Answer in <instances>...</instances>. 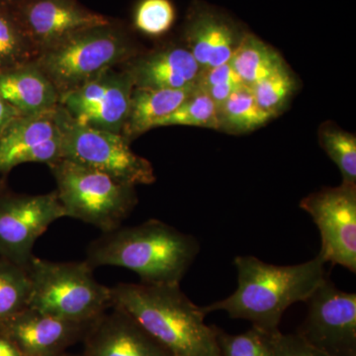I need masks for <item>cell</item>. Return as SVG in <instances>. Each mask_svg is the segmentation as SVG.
I'll return each instance as SVG.
<instances>
[{"label": "cell", "instance_id": "obj_1", "mask_svg": "<svg viewBox=\"0 0 356 356\" xmlns=\"http://www.w3.org/2000/svg\"><path fill=\"white\" fill-rule=\"evenodd\" d=\"M200 252V243L159 220L102 233L88 245L86 261L93 269L118 266L144 284L180 285Z\"/></svg>", "mask_w": 356, "mask_h": 356}, {"label": "cell", "instance_id": "obj_2", "mask_svg": "<svg viewBox=\"0 0 356 356\" xmlns=\"http://www.w3.org/2000/svg\"><path fill=\"white\" fill-rule=\"evenodd\" d=\"M238 288L228 298L202 307L204 313L224 311L268 332L280 331L281 318L292 304L306 302L327 277L320 255L296 266H274L252 257L234 261Z\"/></svg>", "mask_w": 356, "mask_h": 356}, {"label": "cell", "instance_id": "obj_3", "mask_svg": "<svg viewBox=\"0 0 356 356\" xmlns=\"http://www.w3.org/2000/svg\"><path fill=\"white\" fill-rule=\"evenodd\" d=\"M112 307L137 321L170 356H221L217 327L180 285L120 283L111 288Z\"/></svg>", "mask_w": 356, "mask_h": 356}, {"label": "cell", "instance_id": "obj_4", "mask_svg": "<svg viewBox=\"0 0 356 356\" xmlns=\"http://www.w3.org/2000/svg\"><path fill=\"white\" fill-rule=\"evenodd\" d=\"M27 270L31 280L29 308L79 324H90L112 308L111 288L95 280L86 261L33 257Z\"/></svg>", "mask_w": 356, "mask_h": 356}, {"label": "cell", "instance_id": "obj_5", "mask_svg": "<svg viewBox=\"0 0 356 356\" xmlns=\"http://www.w3.org/2000/svg\"><path fill=\"white\" fill-rule=\"evenodd\" d=\"M134 53L127 34L111 21L72 35L40 53L33 62L60 95L127 63Z\"/></svg>", "mask_w": 356, "mask_h": 356}, {"label": "cell", "instance_id": "obj_6", "mask_svg": "<svg viewBox=\"0 0 356 356\" xmlns=\"http://www.w3.org/2000/svg\"><path fill=\"white\" fill-rule=\"evenodd\" d=\"M49 166L65 217L81 220L106 233L121 227L137 206L133 185L69 159H58Z\"/></svg>", "mask_w": 356, "mask_h": 356}, {"label": "cell", "instance_id": "obj_7", "mask_svg": "<svg viewBox=\"0 0 356 356\" xmlns=\"http://www.w3.org/2000/svg\"><path fill=\"white\" fill-rule=\"evenodd\" d=\"M60 107L62 159L106 173L133 186L156 181L153 165L134 153L127 138L122 134L79 125Z\"/></svg>", "mask_w": 356, "mask_h": 356}, {"label": "cell", "instance_id": "obj_8", "mask_svg": "<svg viewBox=\"0 0 356 356\" xmlns=\"http://www.w3.org/2000/svg\"><path fill=\"white\" fill-rule=\"evenodd\" d=\"M317 225L323 261L356 273V185L314 192L300 203Z\"/></svg>", "mask_w": 356, "mask_h": 356}, {"label": "cell", "instance_id": "obj_9", "mask_svg": "<svg viewBox=\"0 0 356 356\" xmlns=\"http://www.w3.org/2000/svg\"><path fill=\"white\" fill-rule=\"evenodd\" d=\"M300 337L327 355L356 356V294L341 291L327 277L309 297Z\"/></svg>", "mask_w": 356, "mask_h": 356}, {"label": "cell", "instance_id": "obj_10", "mask_svg": "<svg viewBox=\"0 0 356 356\" xmlns=\"http://www.w3.org/2000/svg\"><path fill=\"white\" fill-rule=\"evenodd\" d=\"M65 217L56 191L0 196V257L27 268L37 240Z\"/></svg>", "mask_w": 356, "mask_h": 356}, {"label": "cell", "instance_id": "obj_11", "mask_svg": "<svg viewBox=\"0 0 356 356\" xmlns=\"http://www.w3.org/2000/svg\"><path fill=\"white\" fill-rule=\"evenodd\" d=\"M134 83L125 69H110L60 95L58 104L79 125L122 134Z\"/></svg>", "mask_w": 356, "mask_h": 356}, {"label": "cell", "instance_id": "obj_12", "mask_svg": "<svg viewBox=\"0 0 356 356\" xmlns=\"http://www.w3.org/2000/svg\"><path fill=\"white\" fill-rule=\"evenodd\" d=\"M60 104L44 113L19 115L0 134V173L27 163L50 165L62 159Z\"/></svg>", "mask_w": 356, "mask_h": 356}, {"label": "cell", "instance_id": "obj_13", "mask_svg": "<svg viewBox=\"0 0 356 356\" xmlns=\"http://www.w3.org/2000/svg\"><path fill=\"white\" fill-rule=\"evenodd\" d=\"M15 14L37 56L76 33L111 22L76 0H22Z\"/></svg>", "mask_w": 356, "mask_h": 356}, {"label": "cell", "instance_id": "obj_14", "mask_svg": "<svg viewBox=\"0 0 356 356\" xmlns=\"http://www.w3.org/2000/svg\"><path fill=\"white\" fill-rule=\"evenodd\" d=\"M89 324L70 322L27 308L0 327L21 356H58L81 341Z\"/></svg>", "mask_w": 356, "mask_h": 356}, {"label": "cell", "instance_id": "obj_15", "mask_svg": "<svg viewBox=\"0 0 356 356\" xmlns=\"http://www.w3.org/2000/svg\"><path fill=\"white\" fill-rule=\"evenodd\" d=\"M243 33L240 26L226 14L202 2L189 9L184 37L201 69L228 64Z\"/></svg>", "mask_w": 356, "mask_h": 356}, {"label": "cell", "instance_id": "obj_16", "mask_svg": "<svg viewBox=\"0 0 356 356\" xmlns=\"http://www.w3.org/2000/svg\"><path fill=\"white\" fill-rule=\"evenodd\" d=\"M83 341L86 356H170L137 321L116 307L89 324Z\"/></svg>", "mask_w": 356, "mask_h": 356}, {"label": "cell", "instance_id": "obj_17", "mask_svg": "<svg viewBox=\"0 0 356 356\" xmlns=\"http://www.w3.org/2000/svg\"><path fill=\"white\" fill-rule=\"evenodd\" d=\"M125 70L135 88L180 89L197 84L201 67L188 49L168 44L140 58H132Z\"/></svg>", "mask_w": 356, "mask_h": 356}, {"label": "cell", "instance_id": "obj_18", "mask_svg": "<svg viewBox=\"0 0 356 356\" xmlns=\"http://www.w3.org/2000/svg\"><path fill=\"white\" fill-rule=\"evenodd\" d=\"M0 96L21 115L57 108L60 95L34 62L0 72Z\"/></svg>", "mask_w": 356, "mask_h": 356}, {"label": "cell", "instance_id": "obj_19", "mask_svg": "<svg viewBox=\"0 0 356 356\" xmlns=\"http://www.w3.org/2000/svg\"><path fill=\"white\" fill-rule=\"evenodd\" d=\"M193 88L170 89L135 88L122 135L129 140L139 137L175 111L193 93Z\"/></svg>", "mask_w": 356, "mask_h": 356}, {"label": "cell", "instance_id": "obj_20", "mask_svg": "<svg viewBox=\"0 0 356 356\" xmlns=\"http://www.w3.org/2000/svg\"><path fill=\"white\" fill-rule=\"evenodd\" d=\"M229 64L248 88L287 67L275 49L248 32L243 33Z\"/></svg>", "mask_w": 356, "mask_h": 356}, {"label": "cell", "instance_id": "obj_21", "mask_svg": "<svg viewBox=\"0 0 356 356\" xmlns=\"http://www.w3.org/2000/svg\"><path fill=\"white\" fill-rule=\"evenodd\" d=\"M255 100L252 89L241 86L220 108V130L231 134L252 132L273 119Z\"/></svg>", "mask_w": 356, "mask_h": 356}, {"label": "cell", "instance_id": "obj_22", "mask_svg": "<svg viewBox=\"0 0 356 356\" xmlns=\"http://www.w3.org/2000/svg\"><path fill=\"white\" fill-rule=\"evenodd\" d=\"M30 295L27 268L0 257V327L27 308Z\"/></svg>", "mask_w": 356, "mask_h": 356}, {"label": "cell", "instance_id": "obj_23", "mask_svg": "<svg viewBox=\"0 0 356 356\" xmlns=\"http://www.w3.org/2000/svg\"><path fill=\"white\" fill-rule=\"evenodd\" d=\"M36 57L15 13L0 6V72L33 62Z\"/></svg>", "mask_w": 356, "mask_h": 356}, {"label": "cell", "instance_id": "obj_24", "mask_svg": "<svg viewBox=\"0 0 356 356\" xmlns=\"http://www.w3.org/2000/svg\"><path fill=\"white\" fill-rule=\"evenodd\" d=\"M168 126H191L220 130V112L207 93L196 86L193 93L175 111L156 124V128Z\"/></svg>", "mask_w": 356, "mask_h": 356}, {"label": "cell", "instance_id": "obj_25", "mask_svg": "<svg viewBox=\"0 0 356 356\" xmlns=\"http://www.w3.org/2000/svg\"><path fill=\"white\" fill-rule=\"evenodd\" d=\"M321 147L336 163L343 184L356 185V137L334 124H323L318 131Z\"/></svg>", "mask_w": 356, "mask_h": 356}, {"label": "cell", "instance_id": "obj_26", "mask_svg": "<svg viewBox=\"0 0 356 356\" xmlns=\"http://www.w3.org/2000/svg\"><path fill=\"white\" fill-rule=\"evenodd\" d=\"M296 88V81L288 67L250 86L259 106L274 118L286 107Z\"/></svg>", "mask_w": 356, "mask_h": 356}, {"label": "cell", "instance_id": "obj_27", "mask_svg": "<svg viewBox=\"0 0 356 356\" xmlns=\"http://www.w3.org/2000/svg\"><path fill=\"white\" fill-rule=\"evenodd\" d=\"M274 334L254 325L240 334H227L217 327V343L221 356H275Z\"/></svg>", "mask_w": 356, "mask_h": 356}, {"label": "cell", "instance_id": "obj_28", "mask_svg": "<svg viewBox=\"0 0 356 356\" xmlns=\"http://www.w3.org/2000/svg\"><path fill=\"white\" fill-rule=\"evenodd\" d=\"M177 13L170 0H140L134 10V26L147 36L159 37L172 29Z\"/></svg>", "mask_w": 356, "mask_h": 356}, {"label": "cell", "instance_id": "obj_29", "mask_svg": "<svg viewBox=\"0 0 356 356\" xmlns=\"http://www.w3.org/2000/svg\"><path fill=\"white\" fill-rule=\"evenodd\" d=\"M196 86L212 98L220 112L229 96L245 84L228 63L201 70Z\"/></svg>", "mask_w": 356, "mask_h": 356}, {"label": "cell", "instance_id": "obj_30", "mask_svg": "<svg viewBox=\"0 0 356 356\" xmlns=\"http://www.w3.org/2000/svg\"><path fill=\"white\" fill-rule=\"evenodd\" d=\"M275 356H332L307 343L298 334H282L280 331L273 334Z\"/></svg>", "mask_w": 356, "mask_h": 356}, {"label": "cell", "instance_id": "obj_31", "mask_svg": "<svg viewBox=\"0 0 356 356\" xmlns=\"http://www.w3.org/2000/svg\"><path fill=\"white\" fill-rule=\"evenodd\" d=\"M19 115L21 114L18 113L15 109L13 108V107L0 96V134L2 133V131L6 129V126L8 125L14 118L19 116Z\"/></svg>", "mask_w": 356, "mask_h": 356}, {"label": "cell", "instance_id": "obj_32", "mask_svg": "<svg viewBox=\"0 0 356 356\" xmlns=\"http://www.w3.org/2000/svg\"><path fill=\"white\" fill-rule=\"evenodd\" d=\"M0 356H21V355L10 341L0 336Z\"/></svg>", "mask_w": 356, "mask_h": 356}, {"label": "cell", "instance_id": "obj_33", "mask_svg": "<svg viewBox=\"0 0 356 356\" xmlns=\"http://www.w3.org/2000/svg\"><path fill=\"white\" fill-rule=\"evenodd\" d=\"M58 356H86L84 355V353H81V355H72V353H63V355H58Z\"/></svg>", "mask_w": 356, "mask_h": 356}, {"label": "cell", "instance_id": "obj_34", "mask_svg": "<svg viewBox=\"0 0 356 356\" xmlns=\"http://www.w3.org/2000/svg\"><path fill=\"white\" fill-rule=\"evenodd\" d=\"M10 1H13V0H0V6H6L4 4L8 3Z\"/></svg>", "mask_w": 356, "mask_h": 356}]
</instances>
